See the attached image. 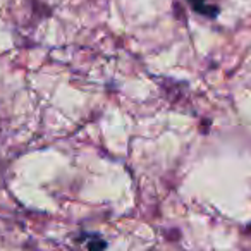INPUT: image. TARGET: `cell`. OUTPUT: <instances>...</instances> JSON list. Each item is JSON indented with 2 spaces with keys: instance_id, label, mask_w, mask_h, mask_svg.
<instances>
[{
  "instance_id": "cell-1",
  "label": "cell",
  "mask_w": 251,
  "mask_h": 251,
  "mask_svg": "<svg viewBox=\"0 0 251 251\" xmlns=\"http://www.w3.org/2000/svg\"><path fill=\"white\" fill-rule=\"evenodd\" d=\"M189 5H191L195 11L201 12V14L205 16H210V18H213V16L217 14V9L215 7H210V4L206 2V0H188Z\"/></svg>"
},
{
  "instance_id": "cell-2",
  "label": "cell",
  "mask_w": 251,
  "mask_h": 251,
  "mask_svg": "<svg viewBox=\"0 0 251 251\" xmlns=\"http://www.w3.org/2000/svg\"><path fill=\"white\" fill-rule=\"evenodd\" d=\"M88 250L90 251H105V241H101L100 237H95L93 243H88Z\"/></svg>"
}]
</instances>
